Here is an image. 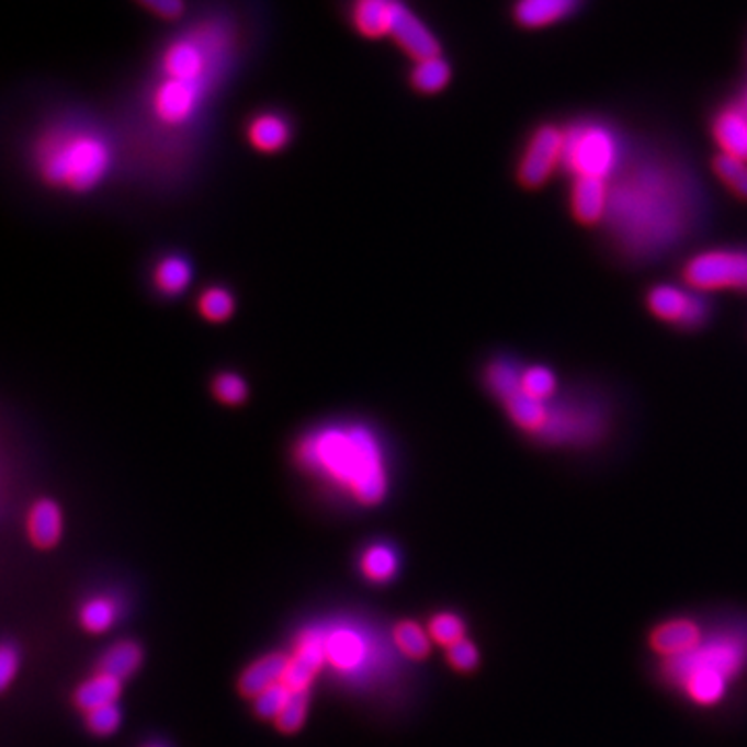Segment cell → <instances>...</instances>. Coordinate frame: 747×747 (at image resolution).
Listing matches in <instances>:
<instances>
[{"instance_id": "cell-1", "label": "cell", "mask_w": 747, "mask_h": 747, "mask_svg": "<svg viewBox=\"0 0 747 747\" xmlns=\"http://www.w3.org/2000/svg\"><path fill=\"white\" fill-rule=\"evenodd\" d=\"M295 463L326 479L355 502L372 507L388 490V463L381 434L360 420L320 423L295 442Z\"/></svg>"}, {"instance_id": "cell-2", "label": "cell", "mask_w": 747, "mask_h": 747, "mask_svg": "<svg viewBox=\"0 0 747 747\" xmlns=\"http://www.w3.org/2000/svg\"><path fill=\"white\" fill-rule=\"evenodd\" d=\"M683 181L665 169H627L611 185L607 220L633 253H650L677 241L690 220Z\"/></svg>"}, {"instance_id": "cell-3", "label": "cell", "mask_w": 747, "mask_h": 747, "mask_svg": "<svg viewBox=\"0 0 747 747\" xmlns=\"http://www.w3.org/2000/svg\"><path fill=\"white\" fill-rule=\"evenodd\" d=\"M115 150L97 127L67 121L46 127L34 142L39 179L58 192L90 193L113 171Z\"/></svg>"}, {"instance_id": "cell-4", "label": "cell", "mask_w": 747, "mask_h": 747, "mask_svg": "<svg viewBox=\"0 0 747 747\" xmlns=\"http://www.w3.org/2000/svg\"><path fill=\"white\" fill-rule=\"evenodd\" d=\"M563 165L575 179L592 177L609 181L619 165L616 137L600 123H575L565 129Z\"/></svg>"}, {"instance_id": "cell-5", "label": "cell", "mask_w": 747, "mask_h": 747, "mask_svg": "<svg viewBox=\"0 0 747 747\" xmlns=\"http://www.w3.org/2000/svg\"><path fill=\"white\" fill-rule=\"evenodd\" d=\"M683 279L695 291L747 293L746 249H709L695 253L683 269Z\"/></svg>"}, {"instance_id": "cell-6", "label": "cell", "mask_w": 747, "mask_h": 747, "mask_svg": "<svg viewBox=\"0 0 747 747\" xmlns=\"http://www.w3.org/2000/svg\"><path fill=\"white\" fill-rule=\"evenodd\" d=\"M747 658V640L739 633H727L700 642L690 654L667 660L672 679H683L693 671H714L731 679L744 667Z\"/></svg>"}, {"instance_id": "cell-7", "label": "cell", "mask_w": 747, "mask_h": 747, "mask_svg": "<svg viewBox=\"0 0 747 747\" xmlns=\"http://www.w3.org/2000/svg\"><path fill=\"white\" fill-rule=\"evenodd\" d=\"M218 36L206 32L204 36H183L165 48L162 71L169 79L190 81L208 86L212 79V63Z\"/></svg>"}, {"instance_id": "cell-8", "label": "cell", "mask_w": 747, "mask_h": 747, "mask_svg": "<svg viewBox=\"0 0 747 747\" xmlns=\"http://www.w3.org/2000/svg\"><path fill=\"white\" fill-rule=\"evenodd\" d=\"M565 129L555 125H542L528 142V148L519 162V181L525 188H542L556 169L563 165Z\"/></svg>"}, {"instance_id": "cell-9", "label": "cell", "mask_w": 747, "mask_h": 747, "mask_svg": "<svg viewBox=\"0 0 747 747\" xmlns=\"http://www.w3.org/2000/svg\"><path fill=\"white\" fill-rule=\"evenodd\" d=\"M208 86L165 77L152 94V113L167 127H181L200 111Z\"/></svg>"}, {"instance_id": "cell-10", "label": "cell", "mask_w": 747, "mask_h": 747, "mask_svg": "<svg viewBox=\"0 0 747 747\" xmlns=\"http://www.w3.org/2000/svg\"><path fill=\"white\" fill-rule=\"evenodd\" d=\"M648 307L656 318L683 328H695L709 316V306L702 302L700 295L667 283L652 288L648 293Z\"/></svg>"}, {"instance_id": "cell-11", "label": "cell", "mask_w": 747, "mask_h": 747, "mask_svg": "<svg viewBox=\"0 0 747 747\" xmlns=\"http://www.w3.org/2000/svg\"><path fill=\"white\" fill-rule=\"evenodd\" d=\"M326 665L325 635L307 630L297 637L295 652L288 656L283 683L291 691H309L314 677Z\"/></svg>"}, {"instance_id": "cell-12", "label": "cell", "mask_w": 747, "mask_h": 747, "mask_svg": "<svg viewBox=\"0 0 747 747\" xmlns=\"http://www.w3.org/2000/svg\"><path fill=\"white\" fill-rule=\"evenodd\" d=\"M391 38L395 39L416 63L426 58L441 57V44L437 36L403 0L395 13Z\"/></svg>"}, {"instance_id": "cell-13", "label": "cell", "mask_w": 747, "mask_h": 747, "mask_svg": "<svg viewBox=\"0 0 747 747\" xmlns=\"http://www.w3.org/2000/svg\"><path fill=\"white\" fill-rule=\"evenodd\" d=\"M609 206H611L609 181L592 177L575 179L571 188V211L579 223L596 225L600 220H607Z\"/></svg>"}, {"instance_id": "cell-14", "label": "cell", "mask_w": 747, "mask_h": 747, "mask_svg": "<svg viewBox=\"0 0 747 747\" xmlns=\"http://www.w3.org/2000/svg\"><path fill=\"white\" fill-rule=\"evenodd\" d=\"M702 642V632L691 619H671L654 627L650 633L652 650L665 660H675L690 654Z\"/></svg>"}, {"instance_id": "cell-15", "label": "cell", "mask_w": 747, "mask_h": 747, "mask_svg": "<svg viewBox=\"0 0 747 747\" xmlns=\"http://www.w3.org/2000/svg\"><path fill=\"white\" fill-rule=\"evenodd\" d=\"M401 0H353L351 2V23L360 36L367 39L391 36L397 7Z\"/></svg>"}, {"instance_id": "cell-16", "label": "cell", "mask_w": 747, "mask_h": 747, "mask_svg": "<svg viewBox=\"0 0 747 747\" xmlns=\"http://www.w3.org/2000/svg\"><path fill=\"white\" fill-rule=\"evenodd\" d=\"M288 656L283 652H272L262 658H258L256 663H251L246 671L241 672L237 690L248 698L253 700L258 698L264 690H269L272 686L281 683L285 679L287 672Z\"/></svg>"}, {"instance_id": "cell-17", "label": "cell", "mask_w": 747, "mask_h": 747, "mask_svg": "<svg viewBox=\"0 0 747 747\" xmlns=\"http://www.w3.org/2000/svg\"><path fill=\"white\" fill-rule=\"evenodd\" d=\"M326 663L337 671H355L364 665L367 646L364 635L353 630L339 627L325 635Z\"/></svg>"}, {"instance_id": "cell-18", "label": "cell", "mask_w": 747, "mask_h": 747, "mask_svg": "<svg viewBox=\"0 0 747 747\" xmlns=\"http://www.w3.org/2000/svg\"><path fill=\"white\" fill-rule=\"evenodd\" d=\"M712 134L721 154L747 162V113L742 104L721 111L712 123Z\"/></svg>"}, {"instance_id": "cell-19", "label": "cell", "mask_w": 747, "mask_h": 747, "mask_svg": "<svg viewBox=\"0 0 747 747\" xmlns=\"http://www.w3.org/2000/svg\"><path fill=\"white\" fill-rule=\"evenodd\" d=\"M248 142L253 150L262 154H276L285 150L291 142V123L287 116L279 113H260L249 121Z\"/></svg>"}, {"instance_id": "cell-20", "label": "cell", "mask_w": 747, "mask_h": 747, "mask_svg": "<svg viewBox=\"0 0 747 747\" xmlns=\"http://www.w3.org/2000/svg\"><path fill=\"white\" fill-rule=\"evenodd\" d=\"M579 0H518L513 7V18L525 30H540L567 20Z\"/></svg>"}, {"instance_id": "cell-21", "label": "cell", "mask_w": 747, "mask_h": 747, "mask_svg": "<svg viewBox=\"0 0 747 747\" xmlns=\"http://www.w3.org/2000/svg\"><path fill=\"white\" fill-rule=\"evenodd\" d=\"M63 534V511L53 498H39L27 516V536L38 548H53Z\"/></svg>"}, {"instance_id": "cell-22", "label": "cell", "mask_w": 747, "mask_h": 747, "mask_svg": "<svg viewBox=\"0 0 747 747\" xmlns=\"http://www.w3.org/2000/svg\"><path fill=\"white\" fill-rule=\"evenodd\" d=\"M505 409L511 418V422L521 428L528 434H542L548 418H551V403L540 401L536 397L528 395L523 388L509 395L505 401Z\"/></svg>"}, {"instance_id": "cell-23", "label": "cell", "mask_w": 747, "mask_h": 747, "mask_svg": "<svg viewBox=\"0 0 747 747\" xmlns=\"http://www.w3.org/2000/svg\"><path fill=\"white\" fill-rule=\"evenodd\" d=\"M152 281L160 295L179 297L192 285V262L181 253H167L156 262Z\"/></svg>"}, {"instance_id": "cell-24", "label": "cell", "mask_w": 747, "mask_h": 747, "mask_svg": "<svg viewBox=\"0 0 747 747\" xmlns=\"http://www.w3.org/2000/svg\"><path fill=\"white\" fill-rule=\"evenodd\" d=\"M118 693H121V681L118 679L97 672L92 679L83 681L77 688L76 693H73V702H76L77 709L83 710V712H92L100 706L115 704Z\"/></svg>"}, {"instance_id": "cell-25", "label": "cell", "mask_w": 747, "mask_h": 747, "mask_svg": "<svg viewBox=\"0 0 747 747\" xmlns=\"http://www.w3.org/2000/svg\"><path fill=\"white\" fill-rule=\"evenodd\" d=\"M142 660H144L142 648L135 642L125 640V642L115 644L111 650H106V654L100 658L98 672L123 681V679L132 677L139 669Z\"/></svg>"}, {"instance_id": "cell-26", "label": "cell", "mask_w": 747, "mask_h": 747, "mask_svg": "<svg viewBox=\"0 0 747 747\" xmlns=\"http://www.w3.org/2000/svg\"><path fill=\"white\" fill-rule=\"evenodd\" d=\"M727 677L714 671H693L686 675L679 683L686 693L700 706H712L723 700L727 691Z\"/></svg>"}, {"instance_id": "cell-27", "label": "cell", "mask_w": 747, "mask_h": 747, "mask_svg": "<svg viewBox=\"0 0 747 747\" xmlns=\"http://www.w3.org/2000/svg\"><path fill=\"white\" fill-rule=\"evenodd\" d=\"M409 81L420 94H439L451 81V65L442 57L418 60L414 63Z\"/></svg>"}, {"instance_id": "cell-28", "label": "cell", "mask_w": 747, "mask_h": 747, "mask_svg": "<svg viewBox=\"0 0 747 747\" xmlns=\"http://www.w3.org/2000/svg\"><path fill=\"white\" fill-rule=\"evenodd\" d=\"M521 372L523 370L509 360H495L484 370V384L502 403L521 388Z\"/></svg>"}, {"instance_id": "cell-29", "label": "cell", "mask_w": 747, "mask_h": 747, "mask_svg": "<svg viewBox=\"0 0 747 747\" xmlns=\"http://www.w3.org/2000/svg\"><path fill=\"white\" fill-rule=\"evenodd\" d=\"M397 569L399 556L386 544H374L362 555V571L370 581H391L397 575Z\"/></svg>"}, {"instance_id": "cell-30", "label": "cell", "mask_w": 747, "mask_h": 747, "mask_svg": "<svg viewBox=\"0 0 747 747\" xmlns=\"http://www.w3.org/2000/svg\"><path fill=\"white\" fill-rule=\"evenodd\" d=\"M197 312L208 322H225L235 314V297L229 288L212 285L200 293Z\"/></svg>"}, {"instance_id": "cell-31", "label": "cell", "mask_w": 747, "mask_h": 747, "mask_svg": "<svg viewBox=\"0 0 747 747\" xmlns=\"http://www.w3.org/2000/svg\"><path fill=\"white\" fill-rule=\"evenodd\" d=\"M395 644L397 648L411 660H423L430 654V633L414 621H403L395 627Z\"/></svg>"}, {"instance_id": "cell-32", "label": "cell", "mask_w": 747, "mask_h": 747, "mask_svg": "<svg viewBox=\"0 0 747 747\" xmlns=\"http://www.w3.org/2000/svg\"><path fill=\"white\" fill-rule=\"evenodd\" d=\"M116 619V607L109 598H94L81 607L79 623L86 632L104 633L113 627Z\"/></svg>"}, {"instance_id": "cell-33", "label": "cell", "mask_w": 747, "mask_h": 747, "mask_svg": "<svg viewBox=\"0 0 747 747\" xmlns=\"http://www.w3.org/2000/svg\"><path fill=\"white\" fill-rule=\"evenodd\" d=\"M555 372L546 365H528L521 372V388L540 401L551 403L556 395Z\"/></svg>"}, {"instance_id": "cell-34", "label": "cell", "mask_w": 747, "mask_h": 747, "mask_svg": "<svg viewBox=\"0 0 747 747\" xmlns=\"http://www.w3.org/2000/svg\"><path fill=\"white\" fill-rule=\"evenodd\" d=\"M212 395L214 399L229 407H237L248 401V381L237 372H220L212 378Z\"/></svg>"}, {"instance_id": "cell-35", "label": "cell", "mask_w": 747, "mask_h": 747, "mask_svg": "<svg viewBox=\"0 0 747 747\" xmlns=\"http://www.w3.org/2000/svg\"><path fill=\"white\" fill-rule=\"evenodd\" d=\"M714 173L718 174V179L727 185L731 192L735 193L737 197L747 200V162L733 158L727 154H718L714 158Z\"/></svg>"}, {"instance_id": "cell-36", "label": "cell", "mask_w": 747, "mask_h": 747, "mask_svg": "<svg viewBox=\"0 0 747 747\" xmlns=\"http://www.w3.org/2000/svg\"><path fill=\"white\" fill-rule=\"evenodd\" d=\"M307 709H309V691H293L287 706L274 718V725L281 733H295L304 727Z\"/></svg>"}, {"instance_id": "cell-37", "label": "cell", "mask_w": 747, "mask_h": 747, "mask_svg": "<svg viewBox=\"0 0 747 747\" xmlns=\"http://www.w3.org/2000/svg\"><path fill=\"white\" fill-rule=\"evenodd\" d=\"M428 633L437 644L449 648L465 637V623L457 614L439 613L428 623Z\"/></svg>"}, {"instance_id": "cell-38", "label": "cell", "mask_w": 747, "mask_h": 747, "mask_svg": "<svg viewBox=\"0 0 747 747\" xmlns=\"http://www.w3.org/2000/svg\"><path fill=\"white\" fill-rule=\"evenodd\" d=\"M293 691L288 690L287 686L281 681L276 686H272L269 690L262 691L258 698H253V710L260 718H276L283 709L287 706L288 698Z\"/></svg>"}, {"instance_id": "cell-39", "label": "cell", "mask_w": 747, "mask_h": 747, "mask_svg": "<svg viewBox=\"0 0 747 747\" xmlns=\"http://www.w3.org/2000/svg\"><path fill=\"white\" fill-rule=\"evenodd\" d=\"M446 660L449 665L460 672L474 671L479 665V652L474 642H469L467 637L460 640L457 644L446 648Z\"/></svg>"}, {"instance_id": "cell-40", "label": "cell", "mask_w": 747, "mask_h": 747, "mask_svg": "<svg viewBox=\"0 0 747 747\" xmlns=\"http://www.w3.org/2000/svg\"><path fill=\"white\" fill-rule=\"evenodd\" d=\"M86 723L94 735H113L121 725V712L115 704L100 706L92 712H86Z\"/></svg>"}, {"instance_id": "cell-41", "label": "cell", "mask_w": 747, "mask_h": 747, "mask_svg": "<svg viewBox=\"0 0 747 747\" xmlns=\"http://www.w3.org/2000/svg\"><path fill=\"white\" fill-rule=\"evenodd\" d=\"M137 2L162 20H177L185 11V0H137Z\"/></svg>"}, {"instance_id": "cell-42", "label": "cell", "mask_w": 747, "mask_h": 747, "mask_svg": "<svg viewBox=\"0 0 747 747\" xmlns=\"http://www.w3.org/2000/svg\"><path fill=\"white\" fill-rule=\"evenodd\" d=\"M20 667V656L18 652L13 650V646H2L0 650V686L9 688V683L13 681L15 672Z\"/></svg>"}, {"instance_id": "cell-43", "label": "cell", "mask_w": 747, "mask_h": 747, "mask_svg": "<svg viewBox=\"0 0 747 747\" xmlns=\"http://www.w3.org/2000/svg\"><path fill=\"white\" fill-rule=\"evenodd\" d=\"M742 106H744V109H746V113H747V92H746V98H744V104H742Z\"/></svg>"}, {"instance_id": "cell-44", "label": "cell", "mask_w": 747, "mask_h": 747, "mask_svg": "<svg viewBox=\"0 0 747 747\" xmlns=\"http://www.w3.org/2000/svg\"><path fill=\"white\" fill-rule=\"evenodd\" d=\"M148 747H162V746H148Z\"/></svg>"}]
</instances>
